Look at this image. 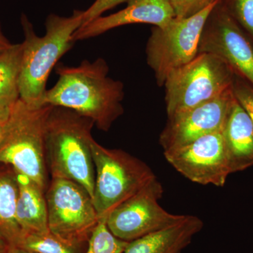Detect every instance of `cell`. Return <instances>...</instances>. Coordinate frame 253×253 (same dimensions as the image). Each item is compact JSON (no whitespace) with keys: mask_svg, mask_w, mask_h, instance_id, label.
I'll use <instances>...</instances> for the list:
<instances>
[{"mask_svg":"<svg viewBox=\"0 0 253 253\" xmlns=\"http://www.w3.org/2000/svg\"><path fill=\"white\" fill-rule=\"evenodd\" d=\"M59 79L46 89L42 105L61 106L89 118L100 130L108 131L124 113V84L109 76L106 60H84L78 66H56Z\"/></svg>","mask_w":253,"mask_h":253,"instance_id":"6da1fadb","label":"cell"},{"mask_svg":"<svg viewBox=\"0 0 253 253\" xmlns=\"http://www.w3.org/2000/svg\"><path fill=\"white\" fill-rule=\"evenodd\" d=\"M84 11L75 10L71 16L50 14L44 36H37L26 15L21 16L24 33L20 76V99L32 106H41L46 82L53 68L74 44L73 35L83 23Z\"/></svg>","mask_w":253,"mask_h":253,"instance_id":"7a4b0ae2","label":"cell"},{"mask_svg":"<svg viewBox=\"0 0 253 253\" xmlns=\"http://www.w3.org/2000/svg\"><path fill=\"white\" fill-rule=\"evenodd\" d=\"M94 123L73 110L51 106L46 121V162L51 177L76 181L93 199L95 169L91 154Z\"/></svg>","mask_w":253,"mask_h":253,"instance_id":"3957f363","label":"cell"},{"mask_svg":"<svg viewBox=\"0 0 253 253\" xmlns=\"http://www.w3.org/2000/svg\"><path fill=\"white\" fill-rule=\"evenodd\" d=\"M51 106H30L20 99L10 110L0 139V163L47 189L46 121Z\"/></svg>","mask_w":253,"mask_h":253,"instance_id":"277c9868","label":"cell"},{"mask_svg":"<svg viewBox=\"0 0 253 253\" xmlns=\"http://www.w3.org/2000/svg\"><path fill=\"white\" fill-rule=\"evenodd\" d=\"M91 154L95 169L93 204L100 219L156 178L139 158L121 149L105 148L94 140Z\"/></svg>","mask_w":253,"mask_h":253,"instance_id":"5b68a950","label":"cell"},{"mask_svg":"<svg viewBox=\"0 0 253 253\" xmlns=\"http://www.w3.org/2000/svg\"><path fill=\"white\" fill-rule=\"evenodd\" d=\"M235 75L221 58L199 53L166 78V111L171 118L215 99L232 87Z\"/></svg>","mask_w":253,"mask_h":253,"instance_id":"8992f818","label":"cell"},{"mask_svg":"<svg viewBox=\"0 0 253 253\" xmlns=\"http://www.w3.org/2000/svg\"><path fill=\"white\" fill-rule=\"evenodd\" d=\"M220 1L189 17L173 18L164 27L152 28L146 42V62L154 71L158 86H163L173 71L190 62L199 54L205 24Z\"/></svg>","mask_w":253,"mask_h":253,"instance_id":"52a82bcc","label":"cell"},{"mask_svg":"<svg viewBox=\"0 0 253 253\" xmlns=\"http://www.w3.org/2000/svg\"><path fill=\"white\" fill-rule=\"evenodd\" d=\"M45 196L50 231L79 246L87 243L100 221L87 191L76 181L51 177Z\"/></svg>","mask_w":253,"mask_h":253,"instance_id":"ba28073f","label":"cell"},{"mask_svg":"<svg viewBox=\"0 0 253 253\" xmlns=\"http://www.w3.org/2000/svg\"><path fill=\"white\" fill-rule=\"evenodd\" d=\"M164 193L158 178L110 212L106 225L118 239L131 242L179 223L186 214L168 212L159 204Z\"/></svg>","mask_w":253,"mask_h":253,"instance_id":"9c48e42d","label":"cell"},{"mask_svg":"<svg viewBox=\"0 0 253 253\" xmlns=\"http://www.w3.org/2000/svg\"><path fill=\"white\" fill-rule=\"evenodd\" d=\"M199 53L221 58L236 76L253 86V41L221 1L211 11L200 39Z\"/></svg>","mask_w":253,"mask_h":253,"instance_id":"30bf717a","label":"cell"},{"mask_svg":"<svg viewBox=\"0 0 253 253\" xmlns=\"http://www.w3.org/2000/svg\"><path fill=\"white\" fill-rule=\"evenodd\" d=\"M163 154L176 171L201 185L224 186L232 174L222 131L206 134Z\"/></svg>","mask_w":253,"mask_h":253,"instance_id":"8fae6325","label":"cell"},{"mask_svg":"<svg viewBox=\"0 0 253 253\" xmlns=\"http://www.w3.org/2000/svg\"><path fill=\"white\" fill-rule=\"evenodd\" d=\"M234 99L231 87L215 99L168 118L159 137L163 151L177 149L206 134L222 131Z\"/></svg>","mask_w":253,"mask_h":253,"instance_id":"7c38bea8","label":"cell"},{"mask_svg":"<svg viewBox=\"0 0 253 253\" xmlns=\"http://www.w3.org/2000/svg\"><path fill=\"white\" fill-rule=\"evenodd\" d=\"M126 3L125 9L81 26L73 35V41L90 39L114 28L135 23L162 28L176 17L169 0H128Z\"/></svg>","mask_w":253,"mask_h":253,"instance_id":"4fadbf2b","label":"cell"},{"mask_svg":"<svg viewBox=\"0 0 253 253\" xmlns=\"http://www.w3.org/2000/svg\"><path fill=\"white\" fill-rule=\"evenodd\" d=\"M230 161L231 172L253 166V122L251 116L234 99L222 130Z\"/></svg>","mask_w":253,"mask_h":253,"instance_id":"5bb4252c","label":"cell"},{"mask_svg":"<svg viewBox=\"0 0 253 253\" xmlns=\"http://www.w3.org/2000/svg\"><path fill=\"white\" fill-rule=\"evenodd\" d=\"M204 226L199 217L186 214L175 225L131 241L124 253H182Z\"/></svg>","mask_w":253,"mask_h":253,"instance_id":"9a60e30c","label":"cell"},{"mask_svg":"<svg viewBox=\"0 0 253 253\" xmlns=\"http://www.w3.org/2000/svg\"><path fill=\"white\" fill-rule=\"evenodd\" d=\"M16 174L18 185L16 219L22 233L49 232L45 191L26 176Z\"/></svg>","mask_w":253,"mask_h":253,"instance_id":"2e32d148","label":"cell"},{"mask_svg":"<svg viewBox=\"0 0 253 253\" xmlns=\"http://www.w3.org/2000/svg\"><path fill=\"white\" fill-rule=\"evenodd\" d=\"M18 197L17 177L14 169L0 171V235L9 246H16L22 235L16 219Z\"/></svg>","mask_w":253,"mask_h":253,"instance_id":"e0dca14e","label":"cell"},{"mask_svg":"<svg viewBox=\"0 0 253 253\" xmlns=\"http://www.w3.org/2000/svg\"><path fill=\"white\" fill-rule=\"evenodd\" d=\"M23 44L12 45L0 54V108L10 111L20 99Z\"/></svg>","mask_w":253,"mask_h":253,"instance_id":"ac0fdd59","label":"cell"},{"mask_svg":"<svg viewBox=\"0 0 253 253\" xmlns=\"http://www.w3.org/2000/svg\"><path fill=\"white\" fill-rule=\"evenodd\" d=\"M16 246L35 253H80L82 246L46 233H22Z\"/></svg>","mask_w":253,"mask_h":253,"instance_id":"d6986e66","label":"cell"},{"mask_svg":"<svg viewBox=\"0 0 253 253\" xmlns=\"http://www.w3.org/2000/svg\"><path fill=\"white\" fill-rule=\"evenodd\" d=\"M129 243L113 235L106 219H101L91 233L85 253H124Z\"/></svg>","mask_w":253,"mask_h":253,"instance_id":"ffe728a7","label":"cell"},{"mask_svg":"<svg viewBox=\"0 0 253 253\" xmlns=\"http://www.w3.org/2000/svg\"><path fill=\"white\" fill-rule=\"evenodd\" d=\"M221 2L253 41V0H221Z\"/></svg>","mask_w":253,"mask_h":253,"instance_id":"44dd1931","label":"cell"},{"mask_svg":"<svg viewBox=\"0 0 253 253\" xmlns=\"http://www.w3.org/2000/svg\"><path fill=\"white\" fill-rule=\"evenodd\" d=\"M220 0H169L176 17L185 18L201 11Z\"/></svg>","mask_w":253,"mask_h":253,"instance_id":"7402d4cb","label":"cell"},{"mask_svg":"<svg viewBox=\"0 0 253 253\" xmlns=\"http://www.w3.org/2000/svg\"><path fill=\"white\" fill-rule=\"evenodd\" d=\"M232 87L236 99L249 113L253 122V86L235 76Z\"/></svg>","mask_w":253,"mask_h":253,"instance_id":"603a6c76","label":"cell"},{"mask_svg":"<svg viewBox=\"0 0 253 253\" xmlns=\"http://www.w3.org/2000/svg\"><path fill=\"white\" fill-rule=\"evenodd\" d=\"M127 1L128 0H95L94 2L84 11L83 25L91 22L93 20L102 16L106 11Z\"/></svg>","mask_w":253,"mask_h":253,"instance_id":"cb8c5ba5","label":"cell"},{"mask_svg":"<svg viewBox=\"0 0 253 253\" xmlns=\"http://www.w3.org/2000/svg\"><path fill=\"white\" fill-rule=\"evenodd\" d=\"M12 44L4 36V33L1 31V25H0V54L4 52L5 50L7 49Z\"/></svg>","mask_w":253,"mask_h":253,"instance_id":"d4e9b609","label":"cell"},{"mask_svg":"<svg viewBox=\"0 0 253 253\" xmlns=\"http://www.w3.org/2000/svg\"><path fill=\"white\" fill-rule=\"evenodd\" d=\"M3 253H35L16 246H9Z\"/></svg>","mask_w":253,"mask_h":253,"instance_id":"484cf974","label":"cell"},{"mask_svg":"<svg viewBox=\"0 0 253 253\" xmlns=\"http://www.w3.org/2000/svg\"><path fill=\"white\" fill-rule=\"evenodd\" d=\"M10 111L0 108V126L4 125L9 118Z\"/></svg>","mask_w":253,"mask_h":253,"instance_id":"4316f807","label":"cell"},{"mask_svg":"<svg viewBox=\"0 0 253 253\" xmlns=\"http://www.w3.org/2000/svg\"><path fill=\"white\" fill-rule=\"evenodd\" d=\"M9 244H7L4 238L0 235V253H3L7 249Z\"/></svg>","mask_w":253,"mask_h":253,"instance_id":"83f0119b","label":"cell"},{"mask_svg":"<svg viewBox=\"0 0 253 253\" xmlns=\"http://www.w3.org/2000/svg\"><path fill=\"white\" fill-rule=\"evenodd\" d=\"M4 125H1V126H0V139H1V135H2L3 127H4Z\"/></svg>","mask_w":253,"mask_h":253,"instance_id":"f1b7e54d","label":"cell"}]
</instances>
